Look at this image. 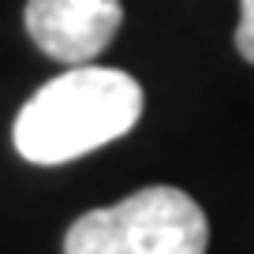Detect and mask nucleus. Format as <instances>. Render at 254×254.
<instances>
[{"mask_svg":"<svg viewBox=\"0 0 254 254\" xmlns=\"http://www.w3.org/2000/svg\"><path fill=\"white\" fill-rule=\"evenodd\" d=\"M142 116V86L127 71L79 64L38 90L15 116V150L30 165H64L116 142Z\"/></svg>","mask_w":254,"mask_h":254,"instance_id":"obj_1","label":"nucleus"},{"mask_svg":"<svg viewBox=\"0 0 254 254\" xmlns=\"http://www.w3.org/2000/svg\"><path fill=\"white\" fill-rule=\"evenodd\" d=\"M26 34L60 64H90L124 23L120 0H26Z\"/></svg>","mask_w":254,"mask_h":254,"instance_id":"obj_3","label":"nucleus"},{"mask_svg":"<svg viewBox=\"0 0 254 254\" xmlns=\"http://www.w3.org/2000/svg\"><path fill=\"white\" fill-rule=\"evenodd\" d=\"M236 49L247 64H254V0H239V26H236Z\"/></svg>","mask_w":254,"mask_h":254,"instance_id":"obj_5","label":"nucleus"},{"mask_svg":"<svg viewBox=\"0 0 254 254\" xmlns=\"http://www.w3.org/2000/svg\"><path fill=\"white\" fill-rule=\"evenodd\" d=\"M64 254H131L116 206L82 213L64 236Z\"/></svg>","mask_w":254,"mask_h":254,"instance_id":"obj_4","label":"nucleus"},{"mask_svg":"<svg viewBox=\"0 0 254 254\" xmlns=\"http://www.w3.org/2000/svg\"><path fill=\"white\" fill-rule=\"evenodd\" d=\"M131 254H206L209 221L180 187H142L116 202Z\"/></svg>","mask_w":254,"mask_h":254,"instance_id":"obj_2","label":"nucleus"}]
</instances>
